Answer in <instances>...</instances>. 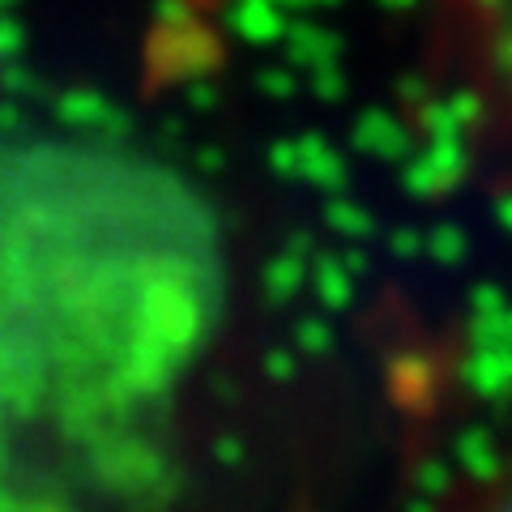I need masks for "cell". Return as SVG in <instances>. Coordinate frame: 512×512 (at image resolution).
Returning a JSON list of instances; mask_svg holds the SVG:
<instances>
[{"mask_svg":"<svg viewBox=\"0 0 512 512\" xmlns=\"http://www.w3.org/2000/svg\"><path fill=\"white\" fill-rule=\"evenodd\" d=\"M222 274L214 210L154 154L0 141V512L163 495Z\"/></svg>","mask_w":512,"mask_h":512,"instance_id":"1","label":"cell"},{"mask_svg":"<svg viewBox=\"0 0 512 512\" xmlns=\"http://www.w3.org/2000/svg\"><path fill=\"white\" fill-rule=\"evenodd\" d=\"M436 512H512V453L466 474Z\"/></svg>","mask_w":512,"mask_h":512,"instance_id":"2","label":"cell"}]
</instances>
